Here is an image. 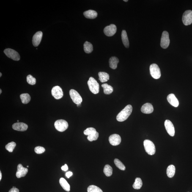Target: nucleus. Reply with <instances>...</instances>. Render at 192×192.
<instances>
[{
	"mask_svg": "<svg viewBox=\"0 0 192 192\" xmlns=\"http://www.w3.org/2000/svg\"><path fill=\"white\" fill-rule=\"evenodd\" d=\"M133 107L131 105H127L116 116V119L119 122H123L126 120L131 114Z\"/></svg>",
	"mask_w": 192,
	"mask_h": 192,
	"instance_id": "nucleus-1",
	"label": "nucleus"
},
{
	"mask_svg": "<svg viewBox=\"0 0 192 192\" xmlns=\"http://www.w3.org/2000/svg\"><path fill=\"white\" fill-rule=\"evenodd\" d=\"M88 84L90 90L93 93L96 94L99 92V85L94 78L90 77L89 78Z\"/></svg>",
	"mask_w": 192,
	"mask_h": 192,
	"instance_id": "nucleus-2",
	"label": "nucleus"
},
{
	"mask_svg": "<svg viewBox=\"0 0 192 192\" xmlns=\"http://www.w3.org/2000/svg\"><path fill=\"white\" fill-rule=\"evenodd\" d=\"M144 149L147 153L153 155L155 153V147L153 143L149 140H146L144 142Z\"/></svg>",
	"mask_w": 192,
	"mask_h": 192,
	"instance_id": "nucleus-3",
	"label": "nucleus"
},
{
	"mask_svg": "<svg viewBox=\"0 0 192 192\" xmlns=\"http://www.w3.org/2000/svg\"><path fill=\"white\" fill-rule=\"evenodd\" d=\"M55 126L58 131L63 132L68 128V124L67 122L64 119H58L55 122Z\"/></svg>",
	"mask_w": 192,
	"mask_h": 192,
	"instance_id": "nucleus-4",
	"label": "nucleus"
},
{
	"mask_svg": "<svg viewBox=\"0 0 192 192\" xmlns=\"http://www.w3.org/2000/svg\"><path fill=\"white\" fill-rule=\"evenodd\" d=\"M4 53L8 57L13 60L18 61L20 59V56L18 52L12 49H6L4 50Z\"/></svg>",
	"mask_w": 192,
	"mask_h": 192,
	"instance_id": "nucleus-5",
	"label": "nucleus"
},
{
	"mask_svg": "<svg viewBox=\"0 0 192 192\" xmlns=\"http://www.w3.org/2000/svg\"><path fill=\"white\" fill-rule=\"evenodd\" d=\"M150 72L153 78L158 79L161 76V72L158 66L156 64H152L150 66Z\"/></svg>",
	"mask_w": 192,
	"mask_h": 192,
	"instance_id": "nucleus-6",
	"label": "nucleus"
},
{
	"mask_svg": "<svg viewBox=\"0 0 192 192\" xmlns=\"http://www.w3.org/2000/svg\"><path fill=\"white\" fill-rule=\"evenodd\" d=\"M70 95L73 102L76 104H81L82 102V98L81 96L75 90L71 89L70 91Z\"/></svg>",
	"mask_w": 192,
	"mask_h": 192,
	"instance_id": "nucleus-7",
	"label": "nucleus"
},
{
	"mask_svg": "<svg viewBox=\"0 0 192 192\" xmlns=\"http://www.w3.org/2000/svg\"><path fill=\"white\" fill-rule=\"evenodd\" d=\"M169 35L166 31H163L162 34L160 42V46L162 48L166 49L168 48L170 44Z\"/></svg>",
	"mask_w": 192,
	"mask_h": 192,
	"instance_id": "nucleus-8",
	"label": "nucleus"
},
{
	"mask_svg": "<svg viewBox=\"0 0 192 192\" xmlns=\"http://www.w3.org/2000/svg\"><path fill=\"white\" fill-rule=\"evenodd\" d=\"M182 21L185 26L191 25L192 23V11L188 10L184 12L182 17Z\"/></svg>",
	"mask_w": 192,
	"mask_h": 192,
	"instance_id": "nucleus-9",
	"label": "nucleus"
},
{
	"mask_svg": "<svg viewBox=\"0 0 192 192\" xmlns=\"http://www.w3.org/2000/svg\"><path fill=\"white\" fill-rule=\"evenodd\" d=\"M52 95L56 99L62 98L64 96V93L61 88L59 86H54L51 90Z\"/></svg>",
	"mask_w": 192,
	"mask_h": 192,
	"instance_id": "nucleus-10",
	"label": "nucleus"
},
{
	"mask_svg": "<svg viewBox=\"0 0 192 192\" xmlns=\"http://www.w3.org/2000/svg\"><path fill=\"white\" fill-rule=\"evenodd\" d=\"M117 31V28L115 25L111 24L104 28V32L105 35L108 37H112L114 35Z\"/></svg>",
	"mask_w": 192,
	"mask_h": 192,
	"instance_id": "nucleus-11",
	"label": "nucleus"
},
{
	"mask_svg": "<svg viewBox=\"0 0 192 192\" xmlns=\"http://www.w3.org/2000/svg\"><path fill=\"white\" fill-rule=\"evenodd\" d=\"M164 126L167 132L170 136L173 137L175 135V129L173 124L168 119H166L164 122Z\"/></svg>",
	"mask_w": 192,
	"mask_h": 192,
	"instance_id": "nucleus-12",
	"label": "nucleus"
},
{
	"mask_svg": "<svg viewBox=\"0 0 192 192\" xmlns=\"http://www.w3.org/2000/svg\"><path fill=\"white\" fill-rule=\"evenodd\" d=\"M109 141L112 145L116 146L120 144L122 139L119 135L114 134L110 136L109 137Z\"/></svg>",
	"mask_w": 192,
	"mask_h": 192,
	"instance_id": "nucleus-13",
	"label": "nucleus"
},
{
	"mask_svg": "<svg viewBox=\"0 0 192 192\" xmlns=\"http://www.w3.org/2000/svg\"><path fill=\"white\" fill-rule=\"evenodd\" d=\"M28 171V170L27 168L23 167L22 165L18 164L16 173L17 177L18 178L24 177L27 174Z\"/></svg>",
	"mask_w": 192,
	"mask_h": 192,
	"instance_id": "nucleus-14",
	"label": "nucleus"
},
{
	"mask_svg": "<svg viewBox=\"0 0 192 192\" xmlns=\"http://www.w3.org/2000/svg\"><path fill=\"white\" fill-rule=\"evenodd\" d=\"M43 33L41 31H38L32 38V44L34 46L37 47L40 44L41 41Z\"/></svg>",
	"mask_w": 192,
	"mask_h": 192,
	"instance_id": "nucleus-15",
	"label": "nucleus"
},
{
	"mask_svg": "<svg viewBox=\"0 0 192 192\" xmlns=\"http://www.w3.org/2000/svg\"><path fill=\"white\" fill-rule=\"evenodd\" d=\"M12 128L14 130L19 131H26L28 128L27 124L23 122H17L13 124Z\"/></svg>",
	"mask_w": 192,
	"mask_h": 192,
	"instance_id": "nucleus-16",
	"label": "nucleus"
},
{
	"mask_svg": "<svg viewBox=\"0 0 192 192\" xmlns=\"http://www.w3.org/2000/svg\"><path fill=\"white\" fill-rule=\"evenodd\" d=\"M154 111L153 107L151 104L147 103L144 104L142 107L141 111L144 114H150Z\"/></svg>",
	"mask_w": 192,
	"mask_h": 192,
	"instance_id": "nucleus-17",
	"label": "nucleus"
},
{
	"mask_svg": "<svg viewBox=\"0 0 192 192\" xmlns=\"http://www.w3.org/2000/svg\"><path fill=\"white\" fill-rule=\"evenodd\" d=\"M167 99L170 104L175 107H177L179 106V102L173 94H169L168 96Z\"/></svg>",
	"mask_w": 192,
	"mask_h": 192,
	"instance_id": "nucleus-18",
	"label": "nucleus"
},
{
	"mask_svg": "<svg viewBox=\"0 0 192 192\" xmlns=\"http://www.w3.org/2000/svg\"><path fill=\"white\" fill-rule=\"evenodd\" d=\"M83 15L86 18L90 19H95L97 18V12L92 10L86 11L84 12Z\"/></svg>",
	"mask_w": 192,
	"mask_h": 192,
	"instance_id": "nucleus-19",
	"label": "nucleus"
},
{
	"mask_svg": "<svg viewBox=\"0 0 192 192\" xmlns=\"http://www.w3.org/2000/svg\"><path fill=\"white\" fill-rule=\"evenodd\" d=\"M119 62V60L117 57H112L109 59L110 67L113 70H115L117 68V64Z\"/></svg>",
	"mask_w": 192,
	"mask_h": 192,
	"instance_id": "nucleus-20",
	"label": "nucleus"
},
{
	"mask_svg": "<svg viewBox=\"0 0 192 192\" xmlns=\"http://www.w3.org/2000/svg\"><path fill=\"white\" fill-rule=\"evenodd\" d=\"M59 182L61 186L64 190L68 192L70 191V186L65 179L64 178H61Z\"/></svg>",
	"mask_w": 192,
	"mask_h": 192,
	"instance_id": "nucleus-21",
	"label": "nucleus"
},
{
	"mask_svg": "<svg viewBox=\"0 0 192 192\" xmlns=\"http://www.w3.org/2000/svg\"><path fill=\"white\" fill-rule=\"evenodd\" d=\"M122 40L123 43L126 48H128L129 47V42L127 37L126 32L125 30H122Z\"/></svg>",
	"mask_w": 192,
	"mask_h": 192,
	"instance_id": "nucleus-22",
	"label": "nucleus"
},
{
	"mask_svg": "<svg viewBox=\"0 0 192 192\" xmlns=\"http://www.w3.org/2000/svg\"><path fill=\"white\" fill-rule=\"evenodd\" d=\"M99 80L102 83L105 82L109 79V75L105 72H99L98 73Z\"/></svg>",
	"mask_w": 192,
	"mask_h": 192,
	"instance_id": "nucleus-23",
	"label": "nucleus"
},
{
	"mask_svg": "<svg viewBox=\"0 0 192 192\" xmlns=\"http://www.w3.org/2000/svg\"><path fill=\"white\" fill-rule=\"evenodd\" d=\"M175 172V167L173 165H170L166 170V174L168 177L171 178L174 177Z\"/></svg>",
	"mask_w": 192,
	"mask_h": 192,
	"instance_id": "nucleus-24",
	"label": "nucleus"
},
{
	"mask_svg": "<svg viewBox=\"0 0 192 192\" xmlns=\"http://www.w3.org/2000/svg\"><path fill=\"white\" fill-rule=\"evenodd\" d=\"M102 86L103 88L104 93L105 94L109 95L113 92V88L112 86L106 83L102 84Z\"/></svg>",
	"mask_w": 192,
	"mask_h": 192,
	"instance_id": "nucleus-25",
	"label": "nucleus"
},
{
	"mask_svg": "<svg viewBox=\"0 0 192 192\" xmlns=\"http://www.w3.org/2000/svg\"><path fill=\"white\" fill-rule=\"evenodd\" d=\"M22 103L23 104H27L31 100V97L28 93H24L21 94L20 95Z\"/></svg>",
	"mask_w": 192,
	"mask_h": 192,
	"instance_id": "nucleus-26",
	"label": "nucleus"
},
{
	"mask_svg": "<svg viewBox=\"0 0 192 192\" xmlns=\"http://www.w3.org/2000/svg\"><path fill=\"white\" fill-rule=\"evenodd\" d=\"M142 180L140 178L137 177L135 179V182L133 185V187L135 189H140L142 187Z\"/></svg>",
	"mask_w": 192,
	"mask_h": 192,
	"instance_id": "nucleus-27",
	"label": "nucleus"
},
{
	"mask_svg": "<svg viewBox=\"0 0 192 192\" xmlns=\"http://www.w3.org/2000/svg\"><path fill=\"white\" fill-rule=\"evenodd\" d=\"M84 49L85 52L87 53H90L93 51V46L92 44L90 42L86 41L84 44Z\"/></svg>",
	"mask_w": 192,
	"mask_h": 192,
	"instance_id": "nucleus-28",
	"label": "nucleus"
},
{
	"mask_svg": "<svg viewBox=\"0 0 192 192\" xmlns=\"http://www.w3.org/2000/svg\"><path fill=\"white\" fill-rule=\"evenodd\" d=\"M113 169L109 165L107 164L104 168V173L107 177H110L113 174Z\"/></svg>",
	"mask_w": 192,
	"mask_h": 192,
	"instance_id": "nucleus-29",
	"label": "nucleus"
},
{
	"mask_svg": "<svg viewBox=\"0 0 192 192\" xmlns=\"http://www.w3.org/2000/svg\"><path fill=\"white\" fill-rule=\"evenodd\" d=\"M114 162L115 165L119 169L122 170V171H125L126 169L125 166L119 159H115Z\"/></svg>",
	"mask_w": 192,
	"mask_h": 192,
	"instance_id": "nucleus-30",
	"label": "nucleus"
},
{
	"mask_svg": "<svg viewBox=\"0 0 192 192\" xmlns=\"http://www.w3.org/2000/svg\"><path fill=\"white\" fill-rule=\"evenodd\" d=\"M88 192H103L101 189L94 185L89 186L87 189Z\"/></svg>",
	"mask_w": 192,
	"mask_h": 192,
	"instance_id": "nucleus-31",
	"label": "nucleus"
},
{
	"mask_svg": "<svg viewBox=\"0 0 192 192\" xmlns=\"http://www.w3.org/2000/svg\"><path fill=\"white\" fill-rule=\"evenodd\" d=\"M16 146V144L14 142H12L10 143H8L6 146V148L9 152H13L14 149Z\"/></svg>",
	"mask_w": 192,
	"mask_h": 192,
	"instance_id": "nucleus-32",
	"label": "nucleus"
},
{
	"mask_svg": "<svg viewBox=\"0 0 192 192\" xmlns=\"http://www.w3.org/2000/svg\"><path fill=\"white\" fill-rule=\"evenodd\" d=\"M99 133L98 132H96L95 133H93L92 134L88 136L87 139L90 142L94 141H96L97 139L99 137Z\"/></svg>",
	"mask_w": 192,
	"mask_h": 192,
	"instance_id": "nucleus-33",
	"label": "nucleus"
},
{
	"mask_svg": "<svg viewBox=\"0 0 192 192\" xmlns=\"http://www.w3.org/2000/svg\"><path fill=\"white\" fill-rule=\"evenodd\" d=\"M27 81L29 84L34 85L36 84V79L31 75H28L26 78Z\"/></svg>",
	"mask_w": 192,
	"mask_h": 192,
	"instance_id": "nucleus-34",
	"label": "nucleus"
},
{
	"mask_svg": "<svg viewBox=\"0 0 192 192\" xmlns=\"http://www.w3.org/2000/svg\"><path fill=\"white\" fill-rule=\"evenodd\" d=\"M96 130L95 128H93V127H89L86 128V129L84 130V133L85 135H89L92 134V133H95Z\"/></svg>",
	"mask_w": 192,
	"mask_h": 192,
	"instance_id": "nucleus-35",
	"label": "nucleus"
},
{
	"mask_svg": "<svg viewBox=\"0 0 192 192\" xmlns=\"http://www.w3.org/2000/svg\"><path fill=\"white\" fill-rule=\"evenodd\" d=\"M45 151V149L44 148L41 146H37L35 148V152L36 153L40 154L43 153Z\"/></svg>",
	"mask_w": 192,
	"mask_h": 192,
	"instance_id": "nucleus-36",
	"label": "nucleus"
},
{
	"mask_svg": "<svg viewBox=\"0 0 192 192\" xmlns=\"http://www.w3.org/2000/svg\"><path fill=\"white\" fill-rule=\"evenodd\" d=\"M61 169L63 171H66L68 170V166L66 164H65L64 166H63L62 167H61Z\"/></svg>",
	"mask_w": 192,
	"mask_h": 192,
	"instance_id": "nucleus-37",
	"label": "nucleus"
},
{
	"mask_svg": "<svg viewBox=\"0 0 192 192\" xmlns=\"http://www.w3.org/2000/svg\"><path fill=\"white\" fill-rule=\"evenodd\" d=\"M66 175L68 178H69L73 175V173L71 172V171H68V172H67L66 173Z\"/></svg>",
	"mask_w": 192,
	"mask_h": 192,
	"instance_id": "nucleus-38",
	"label": "nucleus"
},
{
	"mask_svg": "<svg viewBox=\"0 0 192 192\" xmlns=\"http://www.w3.org/2000/svg\"><path fill=\"white\" fill-rule=\"evenodd\" d=\"M9 192H19V190L17 188H12L9 190Z\"/></svg>",
	"mask_w": 192,
	"mask_h": 192,
	"instance_id": "nucleus-39",
	"label": "nucleus"
},
{
	"mask_svg": "<svg viewBox=\"0 0 192 192\" xmlns=\"http://www.w3.org/2000/svg\"><path fill=\"white\" fill-rule=\"evenodd\" d=\"M1 177H2V174H1V171H0V180H1Z\"/></svg>",
	"mask_w": 192,
	"mask_h": 192,
	"instance_id": "nucleus-40",
	"label": "nucleus"
},
{
	"mask_svg": "<svg viewBox=\"0 0 192 192\" xmlns=\"http://www.w3.org/2000/svg\"><path fill=\"white\" fill-rule=\"evenodd\" d=\"M81 104H78L77 105V106L78 107H79L80 105H81Z\"/></svg>",
	"mask_w": 192,
	"mask_h": 192,
	"instance_id": "nucleus-41",
	"label": "nucleus"
},
{
	"mask_svg": "<svg viewBox=\"0 0 192 192\" xmlns=\"http://www.w3.org/2000/svg\"><path fill=\"white\" fill-rule=\"evenodd\" d=\"M1 93H2V90L1 89H0V94H1Z\"/></svg>",
	"mask_w": 192,
	"mask_h": 192,
	"instance_id": "nucleus-42",
	"label": "nucleus"
},
{
	"mask_svg": "<svg viewBox=\"0 0 192 192\" xmlns=\"http://www.w3.org/2000/svg\"><path fill=\"white\" fill-rule=\"evenodd\" d=\"M124 1H125V2H127V1H128V0H124Z\"/></svg>",
	"mask_w": 192,
	"mask_h": 192,
	"instance_id": "nucleus-43",
	"label": "nucleus"
},
{
	"mask_svg": "<svg viewBox=\"0 0 192 192\" xmlns=\"http://www.w3.org/2000/svg\"><path fill=\"white\" fill-rule=\"evenodd\" d=\"M1 75H2V74H1V73H0V77H1Z\"/></svg>",
	"mask_w": 192,
	"mask_h": 192,
	"instance_id": "nucleus-44",
	"label": "nucleus"
},
{
	"mask_svg": "<svg viewBox=\"0 0 192 192\" xmlns=\"http://www.w3.org/2000/svg\"><path fill=\"white\" fill-rule=\"evenodd\" d=\"M17 122H19V120H18V121H17Z\"/></svg>",
	"mask_w": 192,
	"mask_h": 192,
	"instance_id": "nucleus-45",
	"label": "nucleus"
},
{
	"mask_svg": "<svg viewBox=\"0 0 192 192\" xmlns=\"http://www.w3.org/2000/svg\"><path fill=\"white\" fill-rule=\"evenodd\" d=\"M27 167H29V166H27Z\"/></svg>",
	"mask_w": 192,
	"mask_h": 192,
	"instance_id": "nucleus-46",
	"label": "nucleus"
}]
</instances>
